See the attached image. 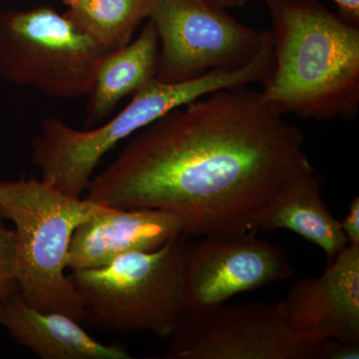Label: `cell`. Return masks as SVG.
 Returning a JSON list of instances; mask_svg holds the SVG:
<instances>
[{"instance_id": "obj_1", "label": "cell", "mask_w": 359, "mask_h": 359, "mask_svg": "<svg viewBox=\"0 0 359 359\" xmlns=\"http://www.w3.org/2000/svg\"><path fill=\"white\" fill-rule=\"evenodd\" d=\"M304 147L301 130L259 91L219 90L142 129L84 198L171 212L187 237L241 235L285 187L316 171Z\"/></svg>"}, {"instance_id": "obj_2", "label": "cell", "mask_w": 359, "mask_h": 359, "mask_svg": "<svg viewBox=\"0 0 359 359\" xmlns=\"http://www.w3.org/2000/svg\"><path fill=\"white\" fill-rule=\"evenodd\" d=\"M273 67L259 91L278 114L351 121L359 108V25L316 0H266Z\"/></svg>"}, {"instance_id": "obj_3", "label": "cell", "mask_w": 359, "mask_h": 359, "mask_svg": "<svg viewBox=\"0 0 359 359\" xmlns=\"http://www.w3.org/2000/svg\"><path fill=\"white\" fill-rule=\"evenodd\" d=\"M107 207L34 177L0 182V217L14 224L16 283L26 304L84 323L83 302L66 273L68 252L77 226Z\"/></svg>"}, {"instance_id": "obj_4", "label": "cell", "mask_w": 359, "mask_h": 359, "mask_svg": "<svg viewBox=\"0 0 359 359\" xmlns=\"http://www.w3.org/2000/svg\"><path fill=\"white\" fill-rule=\"evenodd\" d=\"M180 235L153 252L118 257L98 269L71 271L85 308L84 323L117 334L152 332L169 339L187 314Z\"/></svg>"}, {"instance_id": "obj_5", "label": "cell", "mask_w": 359, "mask_h": 359, "mask_svg": "<svg viewBox=\"0 0 359 359\" xmlns=\"http://www.w3.org/2000/svg\"><path fill=\"white\" fill-rule=\"evenodd\" d=\"M233 74L214 70L178 83L154 79L135 92L128 105L95 129L78 130L50 117L32 142V160L41 180L65 195L82 198L104 156L124 139L168 112L219 90L230 88Z\"/></svg>"}, {"instance_id": "obj_6", "label": "cell", "mask_w": 359, "mask_h": 359, "mask_svg": "<svg viewBox=\"0 0 359 359\" xmlns=\"http://www.w3.org/2000/svg\"><path fill=\"white\" fill-rule=\"evenodd\" d=\"M110 52L52 7L0 13V77L11 83L76 100Z\"/></svg>"}, {"instance_id": "obj_7", "label": "cell", "mask_w": 359, "mask_h": 359, "mask_svg": "<svg viewBox=\"0 0 359 359\" xmlns=\"http://www.w3.org/2000/svg\"><path fill=\"white\" fill-rule=\"evenodd\" d=\"M148 20L159 39L156 79L165 83L242 67L263 43L264 29L238 22L208 0H151Z\"/></svg>"}, {"instance_id": "obj_8", "label": "cell", "mask_w": 359, "mask_h": 359, "mask_svg": "<svg viewBox=\"0 0 359 359\" xmlns=\"http://www.w3.org/2000/svg\"><path fill=\"white\" fill-rule=\"evenodd\" d=\"M166 359H308L278 304L224 306L187 313L169 337Z\"/></svg>"}, {"instance_id": "obj_9", "label": "cell", "mask_w": 359, "mask_h": 359, "mask_svg": "<svg viewBox=\"0 0 359 359\" xmlns=\"http://www.w3.org/2000/svg\"><path fill=\"white\" fill-rule=\"evenodd\" d=\"M241 235L203 237L187 243L184 294L187 313L224 304L233 295L292 278L294 266L285 250L257 237Z\"/></svg>"}, {"instance_id": "obj_10", "label": "cell", "mask_w": 359, "mask_h": 359, "mask_svg": "<svg viewBox=\"0 0 359 359\" xmlns=\"http://www.w3.org/2000/svg\"><path fill=\"white\" fill-rule=\"evenodd\" d=\"M320 276L304 278L278 302L306 348L323 339L359 344V245H349Z\"/></svg>"}, {"instance_id": "obj_11", "label": "cell", "mask_w": 359, "mask_h": 359, "mask_svg": "<svg viewBox=\"0 0 359 359\" xmlns=\"http://www.w3.org/2000/svg\"><path fill=\"white\" fill-rule=\"evenodd\" d=\"M184 233L171 212L107 207L77 226L71 238L67 269H98L136 252H153Z\"/></svg>"}, {"instance_id": "obj_12", "label": "cell", "mask_w": 359, "mask_h": 359, "mask_svg": "<svg viewBox=\"0 0 359 359\" xmlns=\"http://www.w3.org/2000/svg\"><path fill=\"white\" fill-rule=\"evenodd\" d=\"M0 325L16 344L41 359L132 358L124 347L92 337L70 316L32 308L18 290L2 299Z\"/></svg>"}, {"instance_id": "obj_13", "label": "cell", "mask_w": 359, "mask_h": 359, "mask_svg": "<svg viewBox=\"0 0 359 359\" xmlns=\"http://www.w3.org/2000/svg\"><path fill=\"white\" fill-rule=\"evenodd\" d=\"M323 178L311 172L289 184L255 219L252 231H294L325 252L332 263L348 247L340 221L323 202Z\"/></svg>"}, {"instance_id": "obj_14", "label": "cell", "mask_w": 359, "mask_h": 359, "mask_svg": "<svg viewBox=\"0 0 359 359\" xmlns=\"http://www.w3.org/2000/svg\"><path fill=\"white\" fill-rule=\"evenodd\" d=\"M159 63V39L148 20L134 41L104 57L87 98L85 127L100 124L124 97L133 95L156 78Z\"/></svg>"}, {"instance_id": "obj_15", "label": "cell", "mask_w": 359, "mask_h": 359, "mask_svg": "<svg viewBox=\"0 0 359 359\" xmlns=\"http://www.w3.org/2000/svg\"><path fill=\"white\" fill-rule=\"evenodd\" d=\"M150 7L151 0H78L65 14L85 34L114 51L132 41Z\"/></svg>"}, {"instance_id": "obj_16", "label": "cell", "mask_w": 359, "mask_h": 359, "mask_svg": "<svg viewBox=\"0 0 359 359\" xmlns=\"http://www.w3.org/2000/svg\"><path fill=\"white\" fill-rule=\"evenodd\" d=\"M16 259L15 231L0 217V294L2 299L18 290Z\"/></svg>"}, {"instance_id": "obj_17", "label": "cell", "mask_w": 359, "mask_h": 359, "mask_svg": "<svg viewBox=\"0 0 359 359\" xmlns=\"http://www.w3.org/2000/svg\"><path fill=\"white\" fill-rule=\"evenodd\" d=\"M359 344L327 339L309 348L308 359H358Z\"/></svg>"}, {"instance_id": "obj_18", "label": "cell", "mask_w": 359, "mask_h": 359, "mask_svg": "<svg viewBox=\"0 0 359 359\" xmlns=\"http://www.w3.org/2000/svg\"><path fill=\"white\" fill-rule=\"evenodd\" d=\"M342 231L349 245H359V198L355 197L349 204L344 221L340 222Z\"/></svg>"}, {"instance_id": "obj_19", "label": "cell", "mask_w": 359, "mask_h": 359, "mask_svg": "<svg viewBox=\"0 0 359 359\" xmlns=\"http://www.w3.org/2000/svg\"><path fill=\"white\" fill-rule=\"evenodd\" d=\"M339 8V13L344 20L359 25V0H332Z\"/></svg>"}, {"instance_id": "obj_20", "label": "cell", "mask_w": 359, "mask_h": 359, "mask_svg": "<svg viewBox=\"0 0 359 359\" xmlns=\"http://www.w3.org/2000/svg\"><path fill=\"white\" fill-rule=\"evenodd\" d=\"M215 6L223 7L224 9L228 8H241L245 6L250 0H208Z\"/></svg>"}, {"instance_id": "obj_21", "label": "cell", "mask_w": 359, "mask_h": 359, "mask_svg": "<svg viewBox=\"0 0 359 359\" xmlns=\"http://www.w3.org/2000/svg\"><path fill=\"white\" fill-rule=\"evenodd\" d=\"M77 1L78 0H62L63 4H66L68 7L74 6Z\"/></svg>"}, {"instance_id": "obj_22", "label": "cell", "mask_w": 359, "mask_h": 359, "mask_svg": "<svg viewBox=\"0 0 359 359\" xmlns=\"http://www.w3.org/2000/svg\"><path fill=\"white\" fill-rule=\"evenodd\" d=\"M1 302H2V295L0 294V306H1Z\"/></svg>"}]
</instances>
